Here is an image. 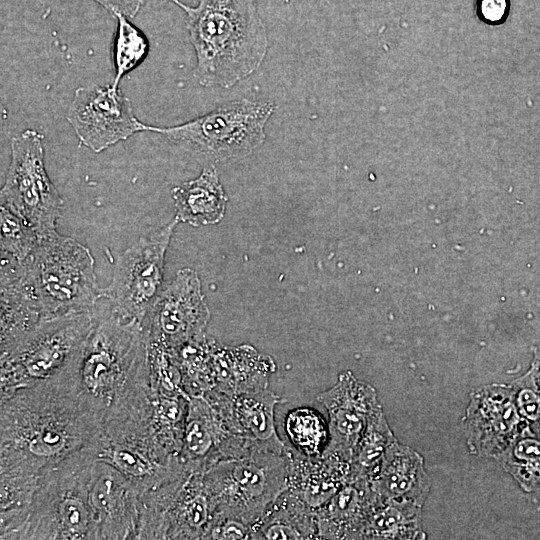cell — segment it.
<instances>
[{
  "label": "cell",
  "mask_w": 540,
  "mask_h": 540,
  "mask_svg": "<svg viewBox=\"0 0 540 540\" xmlns=\"http://www.w3.org/2000/svg\"><path fill=\"white\" fill-rule=\"evenodd\" d=\"M92 326V311L46 320L0 351V398L76 372Z\"/></svg>",
  "instance_id": "8992f818"
},
{
  "label": "cell",
  "mask_w": 540,
  "mask_h": 540,
  "mask_svg": "<svg viewBox=\"0 0 540 540\" xmlns=\"http://www.w3.org/2000/svg\"><path fill=\"white\" fill-rule=\"evenodd\" d=\"M510 12L509 0H477L478 18L488 25H500L506 21Z\"/></svg>",
  "instance_id": "e575fe53"
},
{
  "label": "cell",
  "mask_w": 540,
  "mask_h": 540,
  "mask_svg": "<svg viewBox=\"0 0 540 540\" xmlns=\"http://www.w3.org/2000/svg\"><path fill=\"white\" fill-rule=\"evenodd\" d=\"M289 1H290V0H284V2L287 3V4L289 3Z\"/></svg>",
  "instance_id": "74e56055"
},
{
  "label": "cell",
  "mask_w": 540,
  "mask_h": 540,
  "mask_svg": "<svg viewBox=\"0 0 540 540\" xmlns=\"http://www.w3.org/2000/svg\"><path fill=\"white\" fill-rule=\"evenodd\" d=\"M169 1L186 14L198 84L231 88L261 66L269 41L257 0H199L196 6Z\"/></svg>",
  "instance_id": "3957f363"
},
{
  "label": "cell",
  "mask_w": 540,
  "mask_h": 540,
  "mask_svg": "<svg viewBox=\"0 0 540 540\" xmlns=\"http://www.w3.org/2000/svg\"><path fill=\"white\" fill-rule=\"evenodd\" d=\"M0 209L1 254L23 261L36 248L41 237L21 217L2 205Z\"/></svg>",
  "instance_id": "1f68e13d"
},
{
  "label": "cell",
  "mask_w": 540,
  "mask_h": 540,
  "mask_svg": "<svg viewBox=\"0 0 540 540\" xmlns=\"http://www.w3.org/2000/svg\"><path fill=\"white\" fill-rule=\"evenodd\" d=\"M351 479L350 462L328 455L309 457L291 448L288 488L316 510Z\"/></svg>",
  "instance_id": "603a6c76"
},
{
  "label": "cell",
  "mask_w": 540,
  "mask_h": 540,
  "mask_svg": "<svg viewBox=\"0 0 540 540\" xmlns=\"http://www.w3.org/2000/svg\"><path fill=\"white\" fill-rule=\"evenodd\" d=\"M209 370L211 390L234 397L267 388L276 365L270 356L251 345L228 347L211 339Z\"/></svg>",
  "instance_id": "ffe728a7"
},
{
  "label": "cell",
  "mask_w": 540,
  "mask_h": 540,
  "mask_svg": "<svg viewBox=\"0 0 540 540\" xmlns=\"http://www.w3.org/2000/svg\"><path fill=\"white\" fill-rule=\"evenodd\" d=\"M254 525L236 515L214 511L203 539H251Z\"/></svg>",
  "instance_id": "836d02e7"
},
{
  "label": "cell",
  "mask_w": 540,
  "mask_h": 540,
  "mask_svg": "<svg viewBox=\"0 0 540 540\" xmlns=\"http://www.w3.org/2000/svg\"><path fill=\"white\" fill-rule=\"evenodd\" d=\"M369 480L372 489L382 498L406 500L420 507L430 492L423 457L397 440L388 447Z\"/></svg>",
  "instance_id": "7402d4cb"
},
{
  "label": "cell",
  "mask_w": 540,
  "mask_h": 540,
  "mask_svg": "<svg viewBox=\"0 0 540 540\" xmlns=\"http://www.w3.org/2000/svg\"><path fill=\"white\" fill-rule=\"evenodd\" d=\"M397 439L394 436L382 406L369 418L367 426L350 460L351 478H368L378 469L386 450Z\"/></svg>",
  "instance_id": "83f0119b"
},
{
  "label": "cell",
  "mask_w": 540,
  "mask_h": 540,
  "mask_svg": "<svg viewBox=\"0 0 540 540\" xmlns=\"http://www.w3.org/2000/svg\"><path fill=\"white\" fill-rule=\"evenodd\" d=\"M251 539H317L315 510L286 489L256 523Z\"/></svg>",
  "instance_id": "484cf974"
},
{
  "label": "cell",
  "mask_w": 540,
  "mask_h": 540,
  "mask_svg": "<svg viewBox=\"0 0 540 540\" xmlns=\"http://www.w3.org/2000/svg\"><path fill=\"white\" fill-rule=\"evenodd\" d=\"M421 508L410 501L381 497L364 528L362 539H426Z\"/></svg>",
  "instance_id": "4316f807"
},
{
  "label": "cell",
  "mask_w": 540,
  "mask_h": 540,
  "mask_svg": "<svg viewBox=\"0 0 540 540\" xmlns=\"http://www.w3.org/2000/svg\"><path fill=\"white\" fill-rule=\"evenodd\" d=\"M66 120L80 143L95 153L148 131V125L135 116L129 98L112 84L78 87Z\"/></svg>",
  "instance_id": "4fadbf2b"
},
{
  "label": "cell",
  "mask_w": 540,
  "mask_h": 540,
  "mask_svg": "<svg viewBox=\"0 0 540 540\" xmlns=\"http://www.w3.org/2000/svg\"><path fill=\"white\" fill-rule=\"evenodd\" d=\"M380 499L368 478H351L315 510L317 539H362Z\"/></svg>",
  "instance_id": "44dd1931"
},
{
  "label": "cell",
  "mask_w": 540,
  "mask_h": 540,
  "mask_svg": "<svg viewBox=\"0 0 540 540\" xmlns=\"http://www.w3.org/2000/svg\"><path fill=\"white\" fill-rule=\"evenodd\" d=\"M95 460L87 446L44 471L29 506L6 539H100L89 499Z\"/></svg>",
  "instance_id": "277c9868"
},
{
  "label": "cell",
  "mask_w": 540,
  "mask_h": 540,
  "mask_svg": "<svg viewBox=\"0 0 540 540\" xmlns=\"http://www.w3.org/2000/svg\"><path fill=\"white\" fill-rule=\"evenodd\" d=\"M171 195L177 220L194 227L220 222L228 202L213 165L204 167L198 177L174 187Z\"/></svg>",
  "instance_id": "d4e9b609"
},
{
  "label": "cell",
  "mask_w": 540,
  "mask_h": 540,
  "mask_svg": "<svg viewBox=\"0 0 540 540\" xmlns=\"http://www.w3.org/2000/svg\"><path fill=\"white\" fill-rule=\"evenodd\" d=\"M210 311L196 271L184 268L162 289L142 322L148 342L175 350L205 337Z\"/></svg>",
  "instance_id": "5bb4252c"
},
{
  "label": "cell",
  "mask_w": 540,
  "mask_h": 540,
  "mask_svg": "<svg viewBox=\"0 0 540 540\" xmlns=\"http://www.w3.org/2000/svg\"><path fill=\"white\" fill-rule=\"evenodd\" d=\"M463 422L469 452L481 458L496 459L528 428L510 384L474 389Z\"/></svg>",
  "instance_id": "9a60e30c"
},
{
  "label": "cell",
  "mask_w": 540,
  "mask_h": 540,
  "mask_svg": "<svg viewBox=\"0 0 540 540\" xmlns=\"http://www.w3.org/2000/svg\"><path fill=\"white\" fill-rule=\"evenodd\" d=\"M93 326L77 368L80 397L103 424L143 410L152 400L142 324L110 305L92 310Z\"/></svg>",
  "instance_id": "7a4b0ae2"
},
{
  "label": "cell",
  "mask_w": 540,
  "mask_h": 540,
  "mask_svg": "<svg viewBox=\"0 0 540 540\" xmlns=\"http://www.w3.org/2000/svg\"><path fill=\"white\" fill-rule=\"evenodd\" d=\"M0 351L37 327L43 320L35 306L19 262L1 254Z\"/></svg>",
  "instance_id": "cb8c5ba5"
},
{
  "label": "cell",
  "mask_w": 540,
  "mask_h": 540,
  "mask_svg": "<svg viewBox=\"0 0 540 540\" xmlns=\"http://www.w3.org/2000/svg\"><path fill=\"white\" fill-rule=\"evenodd\" d=\"M256 449L228 429L218 410L204 395L189 397L179 457L190 472L204 473L220 461Z\"/></svg>",
  "instance_id": "e0dca14e"
},
{
  "label": "cell",
  "mask_w": 540,
  "mask_h": 540,
  "mask_svg": "<svg viewBox=\"0 0 540 540\" xmlns=\"http://www.w3.org/2000/svg\"><path fill=\"white\" fill-rule=\"evenodd\" d=\"M496 460L525 492L540 491V438L529 428Z\"/></svg>",
  "instance_id": "f1b7e54d"
},
{
  "label": "cell",
  "mask_w": 540,
  "mask_h": 540,
  "mask_svg": "<svg viewBox=\"0 0 540 540\" xmlns=\"http://www.w3.org/2000/svg\"><path fill=\"white\" fill-rule=\"evenodd\" d=\"M317 400L328 414L329 438L322 455L350 462L370 416L381 405L375 388L347 370Z\"/></svg>",
  "instance_id": "2e32d148"
},
{
  "label": "cell",
  "mask_w": 540,
  "mask_h": 540,
  "mask_svg": "<svg viewBox=\"0 0 540 540\" xmlns=\"http://www.w3.org/2000/svg\"><path fill=\"white\" fill-rule=\"evenodd\" d=\"M203 474H184L146 491L136 539H203L215 509Z\"/></svg>",
  "instance_id": "7c38bea8"
},
{
  "label": "cell",
  "mask_w": 540,
  "mask_h": 540,
  "mask_svg": "<svg viewBox=\"0 0 540 540\" xmlns=\"http://www.w3.org/2000/svg\"><path fill=\"white\" fill-rule=\"evenodd\" d=\"M0 399V479L37 486L44 471L103 429L80 397L77 371Z\"/></svg>",
  "instance_id": "6da1fadb"
},
{
  "label": "cell",
  "mask_w": 540,
  "mask_h": 540,
  "mask_svg": "<svg viewBox=\"0 0 540 540\" xmlns=\"http://www.w3.org/2000/svg\"><path fill=\"white\" fill-rule=\"evenodd\" d=\"M218 410L228 429L257 449L285 454L290 451L279 437L275 406L284 400L268 388L230 397L216 391L204 395Z\"/></svg>",
  "instance_id": "d6986e66"
},
{
  "label": "cell",
  "mask_w": 540,
  "mask_h": 540,
  "mask_svg": "<svg viewBox=\"0 0 540 540\" xmlns=\"http://www.w3.org/2000/svg\"><path fill=\"white\" fill-rule=\"evenodd\" d=\"M510 385L520 416L529 430L540 438V387L529 370Z\"/></svg>",
  "instance_id": "d6a6232c"
},
{
  "label": "cell",
  "mask_w": 540,
  "mask_h": 540,
  "mask_svg": "<svg viewBox=\"0 0 540 540\" xmlns=\"http://www.w3.org/2000/svg\"><path fill=\"white\" fill-rule=\"evenodd\" d=\"M43 139L34 129L11 138L10 163L0 192L1 205L30 224L40 237L56 232L63 208L46 171Z\"/></svg>",
  "instance_id": "30bf717a"
},
{
  "label": "cell",
  "mask_w": 540,
  "mask_h": 540,
  "mask_svg": "<svg viewBox=\"0 0 540 540\" xmlns=\"http://www.w3.org/2000/svg\"><path fill=\"white\" fill-rule=\"evenodd\" d=\"M94 263L87 247L57 232L41 237L32 253L19 261L43 321L93 310L101 299Z\"/></svg>",
  "instance_id": "5b68a950"
},
{
  "label": "cell",
  "mask_w": 540,
  "mask_h": 540,
  "mask_svg": "<svg viewBox=\"0 0 540 540\" xmlns=\"http://www.w3.org/2000/svg\"><path fill=\"white\" fill-rule=\"evenodd\" d=\"M104 7L112 16L123 14L133 18L144 5V0H93Z\"/></svg>",
  "instance_id": "d590c367"
},
{
  "label": "cell",
  "mask_w": 540,
  "mask_h": 540,
  "mask_svg": "<svg viewBox=\"0 0 540 540\" xmlns=\"http://www.w3.org/2000/svg\"><path fill=\"white\" fill-rule=\"evenodd\" d=\"M142 491L111 464L95 460L89 481V499L100 539H136Z\"/></svg>",
  "instance_id": "ac0fdd59"
},
{
  "label": "cell",
  "mask_w": 540,
  "mask_h": 540,
  "mask_svg": "<svg viewBox=\"0 0 540 540\" xmlns=\"http://www.w3.org/2000/svg\"><path fill=\"white\" fill-rule=\"evenodd\" d=\"M275 109L272 101L242 98L223 103L179 125H148V131L217 161L239 159L264 143L265 127Z\"/></svg>",
  "instance_id": "ba28073f"
},
{
  "label": "cell",
  "mask_w": 540,
  "mask_h": 540,
  "mask_svg": "<svg viewBox=\"0 0 540 540\" xmlns=\"http://www.w3.org/2000/svg\"><path fill=\"white\" fill-rule=\"evenodd\" d=\"M117 28L114 38V78L112 86L119 87L121 79L143 62L148 54L149 42L145 34L127 16L115 14Z\"/></svg>",
  "instance_id": "4dcf8cb0"
},
{
  "label": "cell",
  "mask_w": 540,
  "mask_h": 540,
  "mask_svg": "<svg viewBox=\"0 0 540 540\" xmlns=\"http://www.w3.org/2000/svg\"><path fill=\"white\" fill-rule=\"evenodd\" d=\"M529 372L532 374L536 384L540 387V347L534 352Z\"/></svg>",
  "instance_id": "8d00e7d4"
},
{
  "label": "cell",
  "mask_w": 540,
  "mask_h": 540,
  "mask_svg": "<svg viewBox=\"0 0 540 540\" xmlns=\"http://www.w3.org/2000/svg\"><path fill=\"white\" fill-rule=\"evenodd\" d=\"M290 453L291 448L285 454L256 449L206 470L203 480L214 511L236 515L255 526L288 488Z\"/></svg>",
  "instance_id": "52a82bcc"
},
{
  "label": "cell",
  "mask_w": 540,
  "mask_h": 540,
  "mask_svg": "<svg viewBox=\"0 0 540 540\" xmlns=\"http://www.w3.org/2000/svg\"><path fill=\"white\" fill-rule=\"evenodd\" d=\"M152 411L153 407L147 414L106 423L89 445L97 460L117 468L143 494L190 472L179 455L170 453L158 440L151 423Z\"/></svg>",
  "instance_id": "9c48e42d"
},
{
  "label": "cell",
  "mask_w": 540,
  "mask_h": 540,
  "mask_svg": "<svg viewBox=\"0 0 540 540\" xmlns=\"http://www.w3.org/2000/svg\"><path fill=\"white\" fill-rule=\"evenodd\" d=\"M284 429L295 450L309 457L321 456L328 438V423L315 409L300 407L285 418Z\"/></svg>",
  "instance_id": "f546056e"
},
{
  "label": "cell",
  "mask_w": 540,
  "mask_h": 540,
  "mask_svg": "<svg viewBox=\"0 0 540 540\" xmlns=\"http://www.w3.org/2000/svg\"><path fill=\"white\" fill-rule=\"evenodd\" d=\"M179 221L150 231L125 251L114 264L110 284L101 298L122 318L142 324L162 291L165 255Z\"/></svg>",
  "instance_id": "8fae6325"
}]
</instances>
